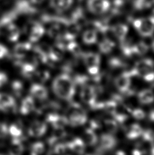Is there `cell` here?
Returning a JSON list of instances; mask_svg holds the SVG:
<instances>
[{
  "instance_id": "cell-31",
  "label": "cell",
  "mask_w": 154,
  "mask_h": 155,
  "mask_svg": "<svg viewBox=\"0 0 154 155\" xmlns=\"http://www.w3.org/2000/svg\"><path fill=\"white\" fill-rule=\"evenodd\" d=\"M66 49L76 57H82L83 54L81 47L78 43L75 41V40L68 42L66 45Z\"/></svg>"
},
{
  "instance_id": "cell-35",
  "label": "cell",
  "mask_w": 154,
  "mask_h": 155,
  "mask_svg": "<svg viewBox=\"0 0 154 155\" xmlns=\"http://www.w3.org/2000/svg\"><path fill=\"white\" fill-rule=\"evenodd\" d=\"M92 23L97 31L105 34L110 29V26L106 20H96Z\"/></svg>"
},
{
  "instance_id": "cell-19",
  "label": "cell",
  "mask_w": 154,
  "mask_h": 155,
  "mask_svg": "<svg viewBox=\"0 0 154 155\" xmlns=\"http://www.w3.org/2000/svg\"><path fill=\"white\" fill-rule=\"evenodd\" d=\"M30 93L32 97L39 100H46L48 97V90L41 84H34L30 88Z\"/></svg>"
},
{
  "instance_id": "cell-34",
  "label": "cell",
  "mask_w": 154,
  "mask_h": 155,
  "mask_svg": "<svg viewBox=\"0 0 154 155\" xmlns=\"http://www.w3.org/2000/svg\"><path fill=\"white\" fill-rule=\"evenodd\" d=\"M133 49L134 54L143 55L148 52L149 47L144 41H140L136 44L133 45Z\"/></svg>"
},
{
  "instance_id": "cell-21",
  "label": "cell",
  "mask_w": 154,
  "mask_h": 155,
  "mask_svg": "<svg viewBox=\"0 0 154 155\" xmlns=\"http://www.w3.org/2000/svg\"><path fill=\"white\" fill-rule=\"evenodd\" d=\"M128 30V26L123 23L117 24L111 28V30L113 32L114 36L120 41H122L126 39Z\"/></svg>"
},
{
  "instance_id": "cell-16",
  "label": "cell",
  "mask_w": 154,
  "mask_h": 155,
  "mask_svg": "<svg viewBox=\"0 0 154 155\" xmlns=\"http://www.w3.org/2000/svg\"><path fill=\"white\" fill-rule=\"evenodd\" d=\"M4 27L8 40L10 42H15L18 41L21 35V30L19 27L12 22L7 25Z\"/></svg>"
},
{
  "instance_id": "cell-23",
  "label": "cell",
  "mask_w": 154,
  "mask_h": 155,
  "mask_svg": "<svg viewBox=\"0 0 154 155\" xmlns=\"http://www.w3.org/2000/svg\"><path fill=\"white\" fill-rule=\"evenodd\" d=\"M35 109V103L31 96H27L23 99L21 103L20 112L23 115H27Z\"/></svg>"
},
{
  "instance_id": "cell-52",
  "label": "cell",
  "mask_w": 154,
  "mask_h": 155,
  "mask_svg": "<svg viewBox=\"0 0 154 155\" xmlns=\"http://www.w3.org/2000/svg\"><path fill=\"white\" fill-rule=\"evenodd\" d=\"M117 155H125V153L124 152H123V151H121V150H119V151H117L116 153Z\"/></svg>"
},
{
  "instance_id": "cell-36",
  "label": "cell",
  "mask_w": 154,
  "mask_h": 155,
  "mask_svg": "<svg viewBox=\"0 0 154 155\" xmlns=\"http://www.w3.org/2000/svg\"><path fill=\"white\" fill-rule=\"evenodd\" d=\"M54 153L56 154H69L72 151L69 146V143H58L54 147Z\"/></svg>"
},
{
  "instance_id": "cell-42",
  "label": "cell",
  "mask_w": 154,
  "mask_h": 155,
  "mask_svg": "<svg viewBox=\"0 0 154 155\" xmlns=\"http://www.w3.org/2000/svg\"><path fill=\"white\" fill-rule=\"evenodd\" d=\"M109 64L110 67L113 68H118L120 67H124L125 63L118 58L113 57L109 61Z\"/></svg>"
},
{
  "instance_id": "cell-20",
  "label": "cell",
  "mask_w": 154,
  "mask_h": 155,
  "mask_svg": "<svg viewBox=\"0 0 154 155\" xmlns=\"http://www.w3.org/2000/svg\"><path fill=\"white\" fill-rule=\"evenodd\" d=\"M82 57L87 67L94 66H99L100 56L99 54L94 52H88L82 54Z\"/></svg>"
},
{
  "instance_id": "cell-5",
  "label": "cell",
  "mask_w": 154,
  "mask_h": 155,
  "mask_svg": "<svg viewBox=\"0 0 154 155\" xmlns=\"http://www.w3.org/2000/svg\"><path fill=\"white\" fill-rule=\"evenodd\" d=\"M56 44L52 47H50L49 52V57L53 64L61 61L65 54L66 49V45L64 44V40L61 38L56 40Z\"/></svg>"
},
{
  "instance_id": "cell-4",
  "label": "cell",
  "mask_w": 154,
  "mask_h": 155,
  "mask_svg": "<svg viewBox=\"0 0 154 155\" xmlns=\"http://www.w3.org/2000/svg\"><path fill=\"white\" fill-rule=\"evenodd\" d=\"M87 8L90 12L94 15L104 14L111 8L109 0H87Z\"/></svg>"
},
{
  "instance_id": "cell-29",
  "label": "cell",
  "mask_w": 154,
  "mask_h": 155,
  "mask_svg": "<svg viewBox=\"0 0 154 155\" xmlns=\"http://www.w3.org/2000/svg\"><path fill=\"white\" fill-rule=\"evenodd\" d=\"M95 29L85 30L82 35V41L86 45L94 44L97 41V33Z\"/></svg>"
},
{
  "instance_id": "cell-25",
  "label": "cell",
  "mask_w": 154,
  "mask_h": 155,
  "mask_svg": "<svg viewBox=\"0 0 154 155\" xmlns=\"http://www.w3.org/2000/svg\"><path fill=\"white\" fill-rule=\"evenodd\" d=\"M138 98L141 104H151L154 102V93L150 89L143 90L138 93Z\"/></svg>"
},
{
  "instance_id": "cell-47",
  "label": "cell",
  "mask_w": 154,
  "mask_h": 155,
  "mask_svg": "<svg viewBox=\"0 0 154 155\" xmlns=\"http://www.w3.org/2000/svg\"><path fill=\"white\" fill-rule=\"evenodd\" d=\"M88 71L89 74L93 76L97 75L99 72V66H94L87 67Z\"/></svg>"
},
{
  "instance_id": "cell-32",
  "label": "cell",
  "mask_w": 154,
  "mask_h": 155,
  "mask_svg": "<svg viewBox=\"0 0 154 155\" xmlns=\"http://www.w3.org/2000/svg\"><path fill=\"white\" fill-rule=\"evenodd\" d=\"M54 132L52 136L49 139V143L51 145H54L58 141L63 138L66 136V132L64 129H54Z\"/></svg>"
},
{
  "instance_id": "cell-3",
  "label": "cell",
  "mask_w": 154,
  "mask_h": 155,
  "mask_svg": "<svg viewBox=\"0 0 154 155\" xmlns=\"http://www.w3.org/2000/svg\"><path fill=\"white\" fill-rule=\"evenodd\" d=\"M133 27L137 30L140 36L149 37L154 33V17L151 16L147 18H140L134 20Z\"/></svg>"
},
{
  "instance_id": "cell-48",
  "label": "cell",
  "mask_w": 154,
  "mask_h": 155,
  "mask_svg": "<svg viewBox=\"0 0 154 155\" xmlns=\"http://www.w3.org/2000/svg\"><path fill=\"white\" fill-rule=\"evenodd\" d=\"M8 78L6 74L3 71H0V87L4 86L8 83Z\"/></svg>"
},
{
  "instance_id": "cell-1",
  "label": "cell",
  "mask_w": 154,
  "mask_h": 155,
  "mask_svg": "<svg viewBox=\"0 0 154 155\" xmlns=\"http://www.w3.org/2000/svg\"><path fill=\"white\" fill-rule=\"evenodd\" d=\"M52 89L60 99L71 101L75 92V84L68 73L58 76L53 81Z\"/></svg>"
},
{
  "instance_id": "cell-45",
  "label": "cell",
  "mask_w": 154,
  "mask_h": 155,
  "mask_svg": "<svg viewBox=\"0 0 154 155\" xmlns=\"http://www.w3.org/2000/svg\"><path fill=\"white\" fill-rule=\"evenodd\" d=\"M8 54V49L3 45L0 44V59L5 58Z\"/></svg>"
},
{
  "instance_id": "cell-27",
  "label": "cell",
  "mask_w": 154,
  "mask_h": 155,
  "mask_svg": "<svg viewBox=\"0 0 154 155\" xmlns=\"http://www.w3.org/2000/svg\"><path fill=\"white\" fill-rule=\"evenodd\" d=\"M69 143L71 150L75 153L78 154H83L85 150V144L83 140L79 138L73 139Z\"/></svg>"
},
{
  "instance_id": "cell-44",
  "label": "cell",
  "mask_w": 154,
  "mask_h": 155,
  "mask_svg": "<svg viewBox=\"0 0 154 155\" xmlns=\"http://www.w3.org/2000/svg\"><path fill=\"white\" fill-rule=\"evenodd\" d=\"M8 134V126L4 123H0V139L5 138Z\"/></svg>"
},
{
  "instance_id": "cell-10",
  "label": "cell",
  "mask_w": 154,
  "mask_h": 155,
  "mask_svg": "<svg viewBox=\"0 0 154 155\" xmlns=\"http://www.w3.org/2000/svg\"><path fill=\"white\" fill-rule=\"evenodd\" d=\"M46 121L52 125L54 129H64L69 124L66 116L59 115L56 112L49 113L46 115Z\"/></svg>"
},
{
  "instance_id": "cell-28",
  "label": "cell",
  "mask_w": 154,
  "mask_h": 155,
  "mask_svg": "<svg viewBox=\"0 0 154 155\" xmlns=\"http://www.w3.org/2000/svg\"><path fill=\"white\" fill-rule=\"evenodd\" d=\"M143 130L138 124H135L131 125L126 131V136L129 139H135L142 136Z\"/></svg>"
},
{
  "instance_id": "cell-37",
  "label": "cell",
  "mask_w": 154,
  "mask_h": 155,
  "mask_svg": "<svg viewBox=\"0 0 154 155\" xmlns=\"http://www.w3.org/2000/svg\"><path fill=\"white\" fill-rule=\"evenodd\" d=\"M11 88L12 92L15 97H20L23 94V85L20 81H14L11 85Z\"/></svg>"
},
{
  "instance_id": "cell-24",
  "label": "cell",
  "mask_w": 154,
  "mask_h": 155,
  "mask_svg": "<svg viewBox=\"0 0 154 155\" xmlns=\"http://www.w3.org/2000/svg\"><path fill=\"white\" fill-rule=\"evenodd\" d=\"M8 150V154L10 155H18L22 153L24 148L21 143V139L13 138Z\"/></svg>"
},
{
  "instance_id": "cell-22",
  "label": "cell",
  "mask_w": 154,
  "mask_h": 155,
  "mask_svg": "<svg viewBox=\"0 0 154 155\" xmlns=\"http://www.w3.org/2000/svg\"><path fill=\"white\" fill-rule=\"evenodd\" d=\"M70 21L77 24L82 27L86 23L85 15L83 9L81 8H77L71 13Z\"/></svg>"
},
{
  "instance_id": "cell-11",
  "label": "cell",
  "mask_w": 154,
  "mask_h": 155,
  "mask_svg": "<svg viewBox=\"0 0 154 155\" xmlns=\"http://www.w3.org/2000/svg\"><path fill=\"white\" fill-rule=\"evenodd\" d=\"M31 42H20L17 44L13 49V55L15 58L17 59L16 64L21 61V60L24 58L28 52L32 49Z\"/></svg>"
},
{
  "instance_id": "cell-12",
  "label": "cell",
  "mask_w": 154,
  "mask_h": 155,
  "mask_svg": "<svg viewBox=\"0 0 154 155\" xmlns=\"http://www.w3.org/2000/svg\"><path fill=\"white\" fill-rule=\"evenodd\" d=\"M73 3L74 0H49V5L51 8L60 14L70 10Z\"/></svg>"
},
{
  "instance_id": "cell-13",
  "label": "cell",
  "mask_w": 154,
  "mask_h": 155,
  "mask_svg": "<svg viewBox=\"0 0 154 155\" xmlns=\"http://www.w3.org/2000/svg\"><path fill=\"white\" fill-rule=\"evenodd\" d=\"M38 64L33 58V60L23 63L20 62L18 65L21 66V73L24 78H31L36 74V68Z\"/></svg>"
},
{
  "instance_id": "cell-6",
  "label": "cell",
  "mask_w": 154,
  "mask_h": 155,
  "mask_svg": "<svg viewBox=\"0 0 154 155\" xmlns=\"http://www.w3.org/2000/svg\"><path fill=\"white\" fill-rule=\"evenodd\" d=\"M154 67V62L151 59L145 58L136 63L135 67L130 70L132 76L143 75L148 71H152Z\"/></svg>"
},
{
  "instance_id": "cell-38",
  "label": "cell",
  "mask_w": 154,
  "mask_h": 155,
  "mask_svg": "<svg viewBox=\"0 0 154 155\" xmlns=\"http://www.w3.org/2000/svg\"><path fill=\"white\" fill-rule=\"evenodd\" d=\"M104 126L109 134H115L118 130V124L114 119H107L104 122Z\"/></svg>"
},
{
  "instance_id": "cell-14",
  "label": "cell",
  "mask_w": 154,
  "mask_h": 155,
  "mask_svg": "<svg viewBox=\"0 0 154 155\" xmlns=\"http://www.w3.org/2000/svg\"><path fill=\"white\" fill-rule=\"evenodd\" d=\"M36 7L32 5L29 0H20L16 3L15 11L18 14H34L37 11Z\"/></svg>"
},
{
  "instance_id": "cell-7",
  "label": "cell",
  "mask_w": 154,
  "mask_h": 155,
  "mask_svg": "<svg viewBox=\"0 0 154 155\" xmlns=\"http://www.w3.org/2000/svg\"><path fill=\"white\" fill-rule=\"evenodd\" d=\"M80 97L83 102L91 107L97 101V91L94 86L90 84L82 86Z\"/></svg>"
},
{
  "instance_id": "cell-53",
  "label": "cell",
  "mask_w": 154,
  "mask_h": 155,
  "mask_svg": "<svg viewBox=\"0 0 154 155\" xmlns=\"http://www.w3.org/2000/svg\"><path fill=\"white\" fill-rule=\"evenodd\" d=\"M152 47L153 51H154V40L152 41Z\"/></svg>"
},
{
  "instance_id": "cell-39",
  "label": "cell",
  "mask_w": 154,
  "mask_h": 155,
  "mask_svg": "<svg viewBox=\"0 0 154 155\" xmlns=\"http://www.w3.org/2000/svg\"><path fill=\"white\" fill-rule=\"evenodd\" d=\"M133 6L136 10H143L151 6V2L149 0H134Z\"/></svg>"
},
{
  "instance_id": "cell-30",
  "label": "cell",
  "mask_w": 154,
  "mask_h": 155,
  "mask_svg": "<svg viewBox=\"0 0 154 155\" xmlns=\"http://www.w3.org/2000/svg\"><path fill=\"white\" fill-rule=\"evenodd\" d=\"M115 46V44L114 41L106 38L99 43V49L102 54H108L113 51Z\"/></svg>"
},
{
  "instance_id": "cell-15",
  "label": "cell",
  "mask_w": 154,
  "mask_h": 155,
  "mask_svg": "<svg viewBox=\"0 0 154 155\" xmlns=\"http://www.w3.org/2000/svg\"><path fill=\"white\" fill-rule=\"evenodd\" d=\"M46 30L42 23H34L29 32V41L31 42L38 41L45 34Z\"/></svg>"
},
{
  "instance_id": "cell-49",
  "label": "cell",
  "mask_w": 154,
  "mask_h": 155,
  "mask_svg": "<svg viewBox=\"0 0 154 155\" xmlns=\"http://www.w3.org/2000/svg\"><path fill=\"white\" fill-rule=\"evenodd\" d=\"M29 2L34 6H37L43 4L46 0H29Z\"/></svg>"
},
{
  "instance_id": "cell-17",
  "label": "cell",
  "mask_w": 154,
  "mask_h": 155,
  "mask_svg": "<svg viewBox=\"0 0 154 155\" xmlns=\"http://www.w3.org/2000/svg\"><path fill=\"white\" fill-rule=\"evenodd\" d=\"M47 126L43 122L40 121H34L31 124L29 129L30 136L34 137L42 136L47 131Z\"/></svg>"
},
{
  "instance_id": "cell-8",
  "label": "cell",
  "mask_w": 154,
  "mask_h": 155,
  "mask_svg": "<svg viewBox=\"0 0 154 155\" xmlns=\"http://www.w3.org/2000/svg\"><path fill=\"white\" fill-rule=\"evenodd\" d=\"M131 77L124 71L120 75L116 78L115 85L119 92L125 94L131 95L133 91L130 89L131 85Z\"/></svg>"
},
{
  "instance_id": "cell-43",
  "label": "cell",
  "mask_w": 154,
  "mask_h": 155,
  "mask_svg": "<svg viewBox=\"0 0 154 155\" xmlns=\"http://www.w3.org/2000/svg\"><path fill=\"white\" fill-rule=\"evenodd\" d=\"M131 115L136 119L142 120L144 119L146 117V113L145 112L144 110L142 109L137 108V109L131 110Z\"/></svg>"
},
{
  "instance_id": "cell-41",
  "label": "cell",
  "mask_w": 154,
  "mask_h": 155,
  "mask_svg": "<svg viewBox=\"0 0 154 155\" xmlns=\"http://www.w3.org/2000/svg\"><path fill=\"white\" fill-rule=\"evenodd\" d=\"M35 75L37 78L41 83L47 82L50 78V73L47 71H44V70L40 71L38 72L36 71Z\"/></svg>"
},
{
  "instance_id": "cell-46",
  "label": "cell",
  "mask_w": 154,
  "mask_h": 155,
  "mask_svg": "<svg viewBox=\"0 0 154 155\" xmlns=\"http://www.w3.org/2000/svg\"><path fill=\"white\" fill-rule=\"evenodd\" d=\"M144 80L148 82H154V72L152 71H148L143 75Z\"/></svg>"
},
{
  "instance_id": "cell-50",
  "label": "cell",
  "mask_w": 154,
  "mask_h": 155,
  "mask_svg": "<svg viewBox=\"0 0 154 155\" xmlns=\"http://www.w3.org/2000/svg\"><path fill=\"white\" fill-rule=\"evenodd\" d=\"M132 153L134 155H140L143 154L144 153H143V151H142L140 149H135L133 150Z\"/></svg>"
},
{
  "instance_id": "cell-51",
  "label": "cell",
  "mask_w": 154,
  "mask_h": 155,
  "mask_svg": "<svg viewBox=\"0 0 154 155\" xmlns=\"http://www.w3.org/2000/svg\"><path fill=\"white\" fill-rule=\"evenodd\" d=\"M149 119L151 121L154 122V110L150 111L149 115H148Z\"/></svg>"
},
{
  "instance_id": "cell-33",
  "label": "cell",
  "mask_w": 154,
  "mask_h": 155,
  "mask_svg": "<svg viewBox=\"0 0 154 155\" xmlns=\"http://www.w3.org/2000/svg\"><path fill=\"white\" fill-rule=\"evenodd\" d=\"M8 132L13 138H21V137L23 134L22 126L19 123L12 124L8 128Z\"/></svg>"
},
{
  "instance_id": "cell-2",
  "label": "cell",
  "mask_w": 154,
  "mask_h": 155,
  "mask_svg": "<svg viewBox=\"0 0 154 155\" xmlns=\"http://www.w3.org/2000/svg\"><path fill=\"white\" fill-rule=\"evenodd\" d=\"M69 124L73 127L81 126L85 124L87 117L85 110L78 103L72 102L67 110Z\"/></svg>"
},
{
  "instance_id": "cell-9",
  "label": "cell",
  "mask_w": 154,
  "mask_h": 155,
  "mask_svg": "<svg viewBox=\"0 0 154 155\" xmlns=\"http://www.w3.org/2000/svg\"><path fill=\"white\" fill-rule=\"evenodd\" d=\"M16 110L14 99L10 95L0 93V110L6 113H14Z\"/></svg>"
},
{
  "instance_id": "cell-18",
  "label": "cell",
  "mask_w": 154,
  "mask_h": 155,
  "mask_svg": "<svg viewBox=\"0 0 154 155\" xmlns=\"http://www.w3.org/2000/svg\"><path fill=\"white\" fill-rule=\"evenodd\" d=\"M117 145V140L112 134H102L100 137V148L102 150H108L114 148Z\"/></svg>"
},
{
  "instance_id": "cell-26",
  "label": "cell",
  "mask_w": 154,
  "mask_h": 155,
  "mask_svg": "<svg viewBox=\"0 0 154 155\" xmlns=\"http://www.w3.org/2000/svg\"><path fill=\"white\" fill-rule=\"evenodd\" d=\"M82 140L85 145L92 146L97 143L98 137L94 130L87 128L84 132Z\"/></svg>"
},
{
  "instance_id": "cell-40",
  "label": "cell",
  "mask_w": 154,
  "mask_h": 155,
  "mask_svg": "<svg viewBox=\"0 0 154 155\" xmlns=\"http://www.w3.org/2000/svg\"><path fill=\"white\" fill-rule=\"evenodd\" d=\"M45 150L44 145L41 142H36L31 147V154L33 155H40Z\"/></svg>"
}]
</instances>
